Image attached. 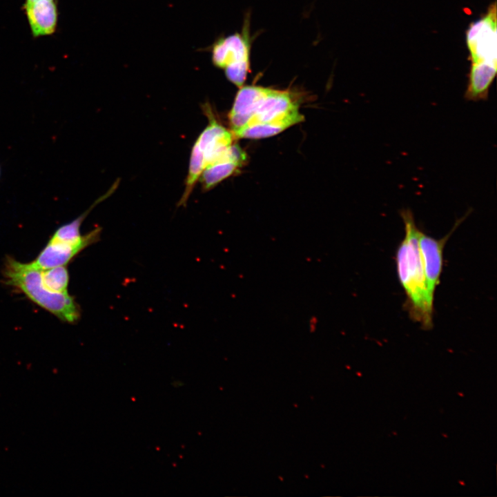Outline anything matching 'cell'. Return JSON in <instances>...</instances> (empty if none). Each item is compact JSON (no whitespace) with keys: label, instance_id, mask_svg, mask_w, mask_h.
Returning <instances> with one entry per match:
<instances>
[{"label":"cell","instance_id":"obj_13","mask_svg":"<svg viewBox=\"0 0 497 497\" xmlns=\"http://www.w3.org/2000/svg\"><path fill=\"white\" fill-rule=\"evenodd\" d=\"M304 119L299 110L294 111L286 117L271 122L257 124L246 126L233 135L235 137L260 139L277 135L289 127Z\"/></svg>","mask_w":497,"mask_h":497},{"label":"cell","instance_id":"obj_3","mask_svg":"<svg viewBox=\"0 0 497 497\" xmlns=\"http://www.w3.org/2000/svg\"><path fill=\"white\" fill-rule=\"evenodd\" d=\"M246 35L235 33L220 38L211 48L213 64L224 69L227 79L239 88L246 81L250 67V46Z\"/></svg>","mask_w":497,"mask_h":497},{"label":"cell","instance_id":"obj_17","mask_svg":"<svg viewBox=\"0 0 497 497\" xmlns=\"http://www.w3.org/2000/svg\"><path fill=\"white\" fill-rule=\"evenodd\" d=\"M0 175H1V169H0Z\"/></svg>","mask_w":497,"mask_h":497},{"label":"cell","instance_id":"obj_7","mask_svg":"<svg viewBox=\"0 0 497 497\" xmlns=\"http://www.w3.org/2000/svg\"><path fill=\"white\" fill-rule=\"evenodd\" d=\"M298 110V104L291 92L269 88L245 127L281 119Z\"/></svg>","mask_w":497,"mask_h":497},{"label":"cell","instance_id":"obj_8","mask_svg":"<svg viewBox=\"0 0 497 497\" xmlns=\"http://www.w3.org/2000/svg\"><path fill=\"white\" fill-rule=\"evenodd\" d=\"M22 9L34 38L55 32L59 17L57 0L25 1Z\"/></svg>","mask_w":497,"mask_h":497},{"label":"cell","instance_id":"obj_5","mask_svg":"<svg viewBox=\"0 0 497 497\" xmlns=\"http://www.w3.org/2000/svg\"><path fill=\"white\" fill-rule=\"evenodd\" d=\"M469 212L457 220L452 229L443 237L435 239L420 231L418 246L422 262L428 293L434 300L436 289L440 283L442 271L444 247L454 231L465 220Z\"/></svg>","mask_w":497,"mask_h":497},{"label":"cell","instance_id":"obj_6","mask_svg":"<svg viewBox=\"0 0 497 497\" xmlns=\"http://www.w3.org/2000/svg\"><path fill=\"white\" fill-rule=\"evenodd\" d=\"M101 228L97 227L75 242H64L50 239L35 260L30 263L40 269L66 266L87 246L97 242Z\"/></svg>","mask_w":497,"mask_h":497},{"label":"cell","instance_id":"obj_1","mask_svg":"<svg viewBox=\"0 0 497 497\" xmlns=\"http://www.w3.org/2000/svg\"><path fill=\"white\" fill-rule=\"evenodd\" d=\"M405 225V238L396 254L399 282L406 295L405 307L410 318L425 330L433 327V300L429 295L418 246L420 229L409 209L400 212Z\"/></svg>","mask_w":497,"mask_h":497},{"label":"cell","instance_id":"obj_15","mask_svg":"<svg viewBox=\"0 0 497 497\" xmlns=\"http://www.w3.org/2000/svg\"><path fill=\"white\" fill-rule=\"evenodd\" d=\"M41 270L42 280L46 287L55 292H68L69 273L65 266Z\"/></svg>","mask_w":497,"mask_h":497},{"label":"cell","instance_id":"obj_10","mask_svg":"<svg viewBox=\"0 0 497 497\" xmlns=\"http://www.w3.org/2000/svg\"><path fill=\"white\" fill-rule=\"evenodd\" d=\"M268 89L269 88L257 86H246L240 88L228 115L233 135L247 125L259 101L266 94Z\"/></svg>","mask_w":497,"mask_h":497},{"label":"cell","instance_id":"obj_2","mask_svg":"<svg viewBox=\"0 0 497 497\" xmlns=\"http://www.w3.org/2000/svg\"><path fill=\"white\" fill-rule=\"evenodd\" d=\"M3 275L6 284L20 290L31 301L57 317L72 324L81 317V310L68 292L58 293L50 290L42 280L41 270L30 262L23 263L8 257Z\"/></svg>","mask_w":497,"mask_h":497},{"label":"cell","instance_id":"obj_9","mask_svg":"<svg viewBox=\"0 0 497 497\" xmlns=\"http://www.w3.org/2000/svg\"><path fill=\"white\" fill-rule=\"evenodd\" d=\"M233 137L231 132L211 117L209 124L195 143L203 154L206 166L223 156L232 145Z\"/></svg>","mask_w":497,"mask_h":497},{"label":"cell","instance_id":"obj_16","mask_svg":"<svg viewBox=\"0 0 497 497\" xmlns=\"http://www.w3.org/2000/svg\"><path fill=\"white\" fill-rule=\"evenodd\" d=\"M25 1H30V0H25Z\"/></svg>","mask_w":497,"mask_h":497},{"label":"cell","instance_id":"obj_14","mask_svg":"<svg viewBox=\"0 0 497 497\" xmlns=\"http://www.w3.org/2000/svg\"><path fill=\"white\" fill-rule=\"evenodd\" d=\"M205 167L206 163L203 154L197 145L194 144L191 154L188 173L186 181L185 189L181 199H179L178 206L186 205L195 184L200 177Z\"/></svg>","mask_w":497,"mask_h":497},{"label":"cell","instance_id":"obj_4","mask_svg":"<svg viewBox=\"0 0 497 497\" xmlns=\"http://www.w3.org/2000/svg\"><path fill=\"white\" fill-rule=\"evenodd\" d=\"M496 9L494 3L487 14L472 23L467 32L471 62L496 61Z\"/></svg>","mask_w":497,"mask_h":497},{"label":"cell","instance_id":"obj_11","mask_svg":"<svg viewBox=\"0 0 497 497\" xmlns=\"http://www.w3.org/2000/svg\"><path fill=\"white\" fill-rule=\"evenodd\" d=\"M246 160V154L237 144H233L215 162L206 166L200 181L205 190L213 188L221 181L231 176Z\"/></svg>","mask_w":497,"mask_h":497},{"label":"cell","instance_id":"obj_12","mask_svg":"<svg viewBox=\"0 0 497 497\" xmlns=\"http://www.w3.org/2000/svg\"><path fill=\"white\" fill-rule=\"evenodd\" d=\"M497 61H480L472 62L465 99L467 101H485L488 99L490 86L496 77Z\"/></svg>","mask_w":497,"mask_h":497}]
</instances>
